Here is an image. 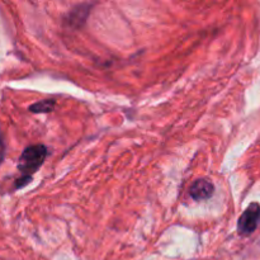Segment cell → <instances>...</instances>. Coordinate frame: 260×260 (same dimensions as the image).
Here are the masks:
<instances>
[{
  "instance_id": "6da1fadb",
  "label": "cell",
  "mask_w": 260,
  "mask_h": 260,
  "mask_svg": "<svg viewBox=\"0 0 260 260\" xmlns=\"http://www.w3.org/2000/svg\"><path fill=\"white\" fill-rule=\"evenodd\" d=\"M47 155L48 150L45 145H32L25 147L18 160V170L22 173V177L32 179V175L42 167Z\"/></svg>"
},
{
  "instance_id": "7a4b0ae2",
  "label": "cell",
  "mask_w": 260,
  "mask_h": 260,
  "mask_svg": "<svg viewBox=\"0 0 260 260\" xmlns=\"http://www.w3.org/2000/svg\"><path fill=\"white\" fill-rule=\"evenodd\" d=\"M260 221V206L259 203L253 202L240 216L238 221V233L243 236L253 234L258 228Z\"/></svg>"
},
{
  "instance_id": "3957f363",
  "label": "cell",
  "mask_w": 260,
  "mask_h": 260,
  "mask_svg": "<svg viewBox=\"0 0 260 260\" xmlns=\"http://www.w3.org/2000/svg\"><path fill=\"white\" fill-rule=\"evenodd\" d=\"M213 192H215V187L212 183L208 179H197L193 182V184L189 188L190 197L194 201L200 202V201H206L208 198L212 197Z\"/></svg>"
},
{
  "instance_id": "277c9868",
  "label": "cell",
  "mask_w": 260,
  "mask_h": 260,
  "mask_svg": "<svg viewBox=\"0 0 260 260\" xmlns=\"http://www.w3.org/2000/svg\"><path fill=\"white\" fill-rule=\"evenodd\" d=\"M56 102L52 101V99H47V101H41L37 102V103L29 106V111L32 113H50L52 112V109L55 108Z\"/></svg>"
},
{
  "instance_id": "5b68a950",
  "label": "cell",
  "mask_w": 260,
  "mask_h": 260,
  "mask_svg": "<svg viewBox=\"0 0 260 260\" xmlns=\"http://www.w3.org/2000/svg\"><path fill=\"white\" fill-rule=\"evenodd\" d=\"M90 7H88V5H85L83 9V7H79L76 8V9H74L73 12H71V15H70V24H74L75 27H79V23H78V19H80V23L83 24L84 22H85L86 18L85 17H81V14L83 15H88L89 13H90Z\"/></svg>"
},
{
  "instance_id": "8992f818",
  "label": "cell",
  "mask_w": 260,
  "mask_h": 260,
  "mask_svg": "<svg viewBox=\"0 0 260 260\" xmlns=\"http://www.w3.org/2000/svg\"><path fill=\"white\" fill-rule=\"evenodd\" d=\"M4 152H5V144H4V139H3L2 131H0V162H2L3 159H4Z\"/></svg>"
}]
</instances>
